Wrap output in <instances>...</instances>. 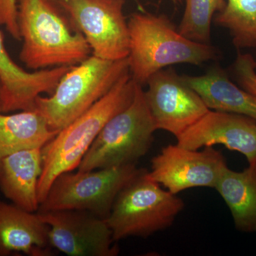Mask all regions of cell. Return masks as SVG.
Segmentation results:
<instances>
[{"instance_id": "obj_1", "label": "cell", "mask_w": 256, "mask_h": 256, "mask_svg": "<svg viewBox=\"0 0 256 256\" xmlns=\"http://www.w3.org/2000/svg\"><path fill=\"white\" fill-rule=\"evenodd\" d=\"M18 23L23 42L20 58L34 72L73 66L92 55L58 0H18Z\"/></svg>"}, {"instance_id": "obj_2", "label": "cell", "mask_w": 256, "mask_h": 256, "mask_svg": "<svg viewBox=\"0 0 256 256\" xmlns=\"http://www.w3.org/2000/svg\"><path fill=\"white\" fill-rule=\"evenodd\" d=\"M128 22L130 74L140 85L175 64L201 66L220 58L217 48L183 36L166 15L134 12Z\"/></svg>"}, {"instance_id": "obj_3", "label": "cell", "mask_w": 256, "mask_h": 256, "mask_svg": "<svg viewBox=\"0 0 256 256\" xmlns=\"http://www.w3.org/2000/svg\"><path fill=\"white\" fill-rule=\"evenodd\" d=\"M137 84L130 72L124 74L102 98L42 148V172L38 184L40 204L46 198L55 178L78 168L104 126L131 104Z\"/></svg>"}, {"instance_id": "obj_4", "label": "cell", "mask_w": 256, "mask_h": 256, "mask_svg": "<svg viewBox=\"0 0 256 256\" xmlns=\"http://www.w3.org/2000/svg\"><path fill=\"white\" fill-rule=\"evenodd\" d=\"M129 72L128 58L110 60L90 55L70 66L52 95L38 96L34 110L46 120L52 130L60 132L90 109Z\"/></svg>"}, {"instance_id": "obj_5", "label": "cell", "mask_w": 256, "mask_h": 256, "mask_svg": "<svg viewBox=\"0 0 256 256\" xmlns=\"http://www.w3.org/2000/svg\"><path fill=\"white\" fill-rule=\"evenodd\" d=\"M156 130L144 89L137 84L131 104L104 126L80 162L78 171L136 164L150 150Z\"/></svg>"}, {"instance_id": "obj_6", "label": "cell", "mask_w": 256, "mask_h": 256, "mask_svg": "<svg viewBox=\"0 0 256 256\" xmlns=\"http://www.w3.org/2000/svg\"><path fill=\"white\" fill-rule=\"evenodd\" d=\"M144 170L120 192L106 218L114 242L146 238L165 230L184 208L178 194L162 188Z\"/></svg>"}, {"instance_id": "obj_7", "label": "cell", "mask_w": 256, "mask_h": 256, "mask_svg": "<svg viewBox=\"0 0 256 256\" xmlns=\"http://www.w3.org/2000/svg\"><path fill=\"white\" fill-rule=\"evenodd\" d=\"M144 170L134 164L62 173L52 184L37 212L86 210L106 218L120 192Z\"/></svg>"}, {"instance_id": "obj_8", "label": "cell", "mask_w": 256, "mask_h": 256, "mask_svg": "<svg viewBox=\"0 0 256 256\" xmlns=\"http://www.w3.org/2000/svg\"><path fill=\"white\" fill-rule=\"evenodd\" d=\"M77 30L85 37L92 55L117 60L129 54V28L124 0H58Z\"/></svg>"}, {"instance_id": "obj_9", "label": "cell", "mask_w": 256, "mask_h": 256, "mask_svg": "<svg viewBox=\"0 0 256 256\" xmlns=\"http://www.w3.org/2000/svg\"><path fill=\"white\" fill-rule=\"evenodd\" d=\"M227 166L225 156L214 146L200 150L169 144L152 158L151 170L146 174L171 193L178 194L188 188H214Z\"/></svg>"}, {"instance_id": "obj_10", "label": "cell", "mask_w": 256, "mask_h": 256, "mask_svg": "<svg viewBox=\"0 0 256 256\" xmlns=\"http://www.w3.org/2000/svg\"><path fill=\"white\" fill-rule=\"evenodd\" d=\"M146 85L144 95L156 130L166 131L175 138L210 110L174 68L162 69L152 76Z\"/></svg>"}, {"instance_id": "obj_11", "label": "cell", "mask_w": 256, "mask_h": 256, "mask_svg": "<svg viewBox=\"0 0 256 256\" xmlns=\"http://www.w3.org/2000/svg\"><path fill=\"white\" fill-rule=\"evenodd\" d=\"M50 227L53 248L70 256H116L112 232L106 218L79 210L37 212Z\"/></svg>"}, {"instance_id": "obj_12", "label": "cell", "mask_w": 256, "mask_h": 256, "mask_svg": "<svg viewBox=\"0 0 256 256\" xmlns=\"http://www.w3.org/2000/svg\"><path fill=\"white\" fill-rule=\"evenodd\" d=\"M176 139L190 150L222 144L242 153L249 164L256 163V120L248 116L210 110Z\"/></svg>"}, {"instance_id": "obj_13", "label": "cell", "mask_w": 256, "mask_h": 256, "mask_svg": "<svg viewBox=\"0 0 256 256\" xmlns=\"http://www.w3.org/2000/svg\"><path fill=\"white\" fill-rule=\"evenodd\" d=\"M70 66L54 67L28 72L12 60L0 32L1 112L34 110L42 94L52 95Z\"/></svg>"}, {"instance_id": "obj_14", "label": "cell", "mask_w": 256, "mask_h": 256, "mask_svg": "<svg viewBox=\"0 0 256 256\" xmlns=\"http://www.w3.org/2000/svg\"><path fill=\"white\" fill-rule=\"evenodd\" d=\"M50 227L37 213L0 201V256H52Z\"/></svg>"}, {"instance_id": "obj_15", "label": "cell", "mask_w": 256, "mask_h": 256, "mask_svg": "<svg viewBox=\"0 0 256 256\" xmlns=\"http://www.w3.org/2000/svg\"><path fill=\"white\" fill-rule=\"evenodd\" d=\"M42 172V149L13 153L0 162V190L16 206L30 212H37Z\"/></svg>"}, {"instance_id": "obj_16", "label": "cell", "mask_w": 256, "mask_h": 256, "mask_svg": "<svg viewBox=\"0 0 256 256\" xmlns=\"http://www.w3.org/2000/svg\"><path fill=\"white\" fill-rule=\"evenodd\" d=\"M182 76L210 110L242 114L256 120V97L235 85L220 67H214L197 76Z\"/></svg>"}, {"instance_id": "obj_17", "label": "cell", "mask_w": 256, "mask_h": 256, "mask_svg": "<svg viewBox=\"0 0 256 256\" xmlns=\"http://www.w3.org/2000/svg\"><path fill=\"white\" fill-rule=\"evenodd\" d=\"M214 188L228 207L236 228L244 233H256V163L242 172L227 166Z\"/></svg>"}, {"instance_id": "obj_18", "label": "cell", "mask_w": 256, "mask_h": 256, "mask_svg": "<svg viewBox=\"0 0 256 256\" xmlns=\"http://www.w3.org/2000/svg\"><path fill=\"white\" fill-rule=\"evenodd\" d=\"M58 132L34 109L12 114L0 112V162L18 152L42 149Z\"/></svg>"}, {"instance_id": "obj_19", "label": "cell", "mask_w": 256, "mask_h": 256, "mask_svg": "<svg viewBox=\"0 0 256 256\" xmlns=\"http://www.w3.org/2000/svg\"><path fill=\"white\" fill-rule=\"evenodd\" d=\"M213 21L228 30L236 48H256V0H227L225 8Z\"/></svg>"}, {"instance_id": "obj_20", "label": "cell", "mask_w": 256, "mask_h": 256, "mask_svg": "<svg viewBox=\"0 0 256 256\" xmlns=\"http://www.w3.org/2000/svg\"><path fill=\"white\" fill-rule=\"evenodd\" d=\"M226 5V0H186L178 32L192 41L210 44L212 21Z\"/></svg>"}, {"instance_id": "obj_21", "label": "cell", "mask_w": 256, "mask_h": 256, "mask_svg": "<svg viewBox=\"0 0 256 256\" xmlns=\"http://www.w3.org/2000/svg\"><path fill=\"white\" fill-rule=\"evenodd\" d=\"M256 62L250 54L238 52L234 64V72L239 86L256 97Z\"/></svg>"}, {"instance_id": "obj_22", "label": "cell", "mask_w": 256, "mask_h": 256, "mask_svg": "<svg viewBox=\"0 0 256 256\" xmlns=\"http://www.w3.org/2000/svg\"><path fill=\"white\" fill-rule=\"evenodd\" d=\"M0 26H4L13 38L21 41L18 23L16 0H0Z\"/></svg>"}, {"instance_id": "obj_23", "label": "cell", "mask_w": 256, "mask_h": 256, "mask_svg": "<svg viewBox=\"0 0 256 256\" xmlns=\"http://www.w3.org/2000/svg\"><path fill=\"white\" fill-rule=\"evenodd\" d=\"M171 1L175 4H181L182 0H171Z\"/></svg>"}, {"instance_id": "obj_24", "label": "cell", "mask_w": 256, "mask_h": 256, "mask_svg": "<svg viewBox=\"0 0 256 256\" xmlns=\"http://www.w3.org/2000/svg\"><path fill=\"white\" fill-rule=\"evenodd\" d=\"M0 112H1V82H0Z\"/></svg>"}]
</instances>
